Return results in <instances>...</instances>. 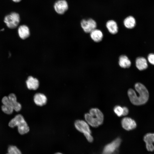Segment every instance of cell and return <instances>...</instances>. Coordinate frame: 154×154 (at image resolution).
Instances as JSON below:
<instances>
[{
	"instance_id": "cell-23",
	"label": "cell",
	"mask_w": 154,
	"mask_h": 154,
	"mask_svg": "<svg viewBox=\"0 0 154 154\" xmlns=\"http://www.w3.org/2000/svg\"><path fill=\"white\" fill-rule=\"evenodd\" d=\"M147 59L150 63L154 65V54H149L148 56Z\"/></svg>"
},
{
	"instance_id": "cell-15",
	"label": "cell",
	"mask_w": 154,
	"mask_h": 154,
	"mask_svg": "<svg viewBox=\"0 0 154 154\" xmlns=\"http://www.w3.org/2000/svg\"><path fill=\"white\" fill-rule=\"evenodd\" d=\"M34 101L37 105L42 106L46 104L47 99L46 97L44 94L37 93L35 94L34 96Z\"/></svg>"
},
{
	"instance_id": "cell-24",
	"label": "cell",
	"mask_w": 154,
	"mask_h": 154,
	"mask_svg": "<svg viewBox=\"0 0 154 154\" xmlns=\"http://www.w3.org/2000/svg\"><path fill=\"white\" fill-rule=\"evenodd\" d=\"M123 112L122 116H126L129 113V110L126 107H123Z\"/></svg>"
},
{
	"instance_id": "cell-20",
	"label": "cell",
	"mask_w": 154,
	"mask_h": 154,
	"mask_svg": "<svg viewBox=\"0 0 154 154\" xmlns=\"http://www.w3.org/2000/svg\"><path fill=\"white\" fill-rule=\"evenodd\" d=\"M136 20L132 16H127L123 20V24L124 26L128 29H132L136 25Z\"/></svg>"
},
{
	"instance_id": "cell-7",
	"label": "cell",
	"mask_w": 154,
	"mask_h": 154,
	"mask_svg": "<svg viewBox=\"0 0 154 154\" xmlns=\"http://www.w3.org/2000/svg\"><path fill=\"white\" fill-rule=\"evenodd\" d=\"M80 25L84 31L86 33H90L96 29L97 26L96 21L91 18L82 19L81 21Z\"/></svg>"
},
{
	"instance_id": "cell-8",
	"label": "cell",
	"mask_w": 154,
	"mask_h": 154,
	"mask_svg": "<svg viewBox=\"0 0 154 154\" xmlns=\"http://www.w3.org/2000/svg\"><path fill=\"white\" fill-rule=\"evenodd\" d=\"M54 8L58 14H62L68 9V5L65 0H58L54 3Z\"/></svg>"
},
{
	"instance_id": "cell-6",
	"label": "cell",
	"mask_w": 154,
	"mask_h": 154,
	"mask_svg": "<svg viewBox=\"0 0 154 154\" xmlns=\"http://www.w3.org/2000/svg\"><path fill=\"white\" fill-rule=\"evenodd\" d=\"M121 142L120 138H117L104 147L102 154H114L119 148Z\"/></svg>"
},
{
	"instance_id": "cell-1",
	"label": "cell",
	"mask_w": 154,
	"mask_h": 154,
	"mask_svg": "<svg viewBox=\"0 0 154 154\" xmlns=\"http://www.w3.org/2000/svg\"><path fill=\"white\" fill-rule=\"evenodd\" d=\"M135 88L138 93V96L135 95V92L133 89H129L127 91L128 96L131 102L136 106L146 103L149 98V93L146 88L142 84L138 82L135 84Z\"/></svg>"
},
{
	"instance_id": "cell-4",
	"label": "cell",
	"mask_w": 154,
	"mask_h": 154,
	"mask_svg": "<svg viewBox=\"0 0 154 154\" xmlns=\"http://www.w3.org/2000/svg\"><path fill=\"white\" fill-rule=\"evenodd\" d=\"M76 128L80 132L83 133L88 141L92 142L93 138L91 135V131L88 124L82 120H77L74 123Z\"/></svg>"
},
{
	"instance_id": "cell-26",
	"label": "cell",
	"mask_w": 154,
	"mask_h": 154,
	"mask_svg": "<svg viewBox=\"0 0 154 154\" xmlns=\"http://www.w3.org/2000/svg\"><path fill=\"white\" fill-rule=\"evenodd\" d=\"M54 154H62L60 152H57V153H54Z\"/></svg>"
},
{
	"instance_id": "cell-12",
	"label": "cell",
	"mask_w": 154,
	"mask_h": 154,
	"mask_svg": "<svg viewBox=\"0 0 154 154\" xmlns=\"http://www.w3.org/2000/svg\"><path fill=\"white\" fill-rule=\"evenodd\" d=\"M106 27L109 32L112 34H116L118 32V25L114 20H108L106 23Z\"/></svg>"
},
{
	"instance_id": "cell-21",
	"label": "cell",
	"mask_w": 154,
	"mask_h": 154,
	"mask_svg": "<svg viewBox=\"0 0 154 154\" xmlns=\"http://www.w3.org/2000/svg\"><path fill=\"white\" fill-rule=\"evenodd\" d=\"M7 154H22L21 151L16 146L13 145L10 146L8 149Z\"/></svg>"
},
{
	"instance_id": "cell-16",
	"label": "cell",
	"mask_w": 154,
	"mask_h": 154,
	"mask_svg": "<svg viewBox=\"0 0 154 154\" xmlns=\"http://www.w3.org/2000/svg\"><path fill=\"white\" fill-rule=\"evenodd\" d=\"M135 65L137 68L140 70L146 69L148 67V64L146 59L143 57H139L135 60Z\"/></svg>"
},
{
	"instance_id": "cell-18",
	"label": "cell",
	"mask_w": 154,
	"mask_h": 154,
	"mask_svg": "<svg viewBox=\"0 0 154 154\" xmlns=\"http://www.w3.org/2000/svg\"><path fill=\"white\" fill-rule=\"evenodd\" d=\"M18 33L20 37L23 39L27 38L29 37L30 35L29 28L25 25L19 27L18 29Z\"/></svg>"
},
{
	"instance_id": "cell-14",
	"label": "cell",
	"mask_w": 154,
	"mask_h": 154,
	"mask_svg": "<svg viewBox=\"0 0 154 154\" xmlns=\"http://www.w3.org/2000/svg\"><path fill=\"white\" fill-rule=\"evenodd\" d=\"M90 37L94 42H98L101 41L103 37L102 32L100 30L95 29L90 33Z\"/></svg>"
},
{
	"instance_id": "cell-2",
	"label": "cell",
	"mask_w": 154,
	"mask_h": 154,
	"mask_svg": "<svg viewBox=\"0 0 154 154\" xmlns=\"http://www.w3.org/2000/svg\"><path fill=\"white\" fill-rule=\"evenodd\" d=\"M85 119L87 123L93 127H97L103 123L104 116L102 112L97 108H92L89 113L84 115Z\"/></svg>"
},
{
	"instance_id": "cell-5",
	"label": "cell",
	"mask_w": 154,
	"mask_h": 154,
	"mask_svg": "<svg viewBox=\"0 0 154 154\" xmlns=\"http://www.w3.org/2000/svg\"><path fill=\"white\" fill-rule=\"evenodd\" d=\"M20 18L19 14L15 12H12L6 16L4 21L9 28L13 29L16 27L19 23Z\"/></svg>"
},
{
	"instance_id": "cell-13",
	"label": "cell",
	"mask_w": 154,
	"mask_h": 154,
	"mask_svg": "<svg viewBox=\"0 0 154 154\" xmlns=\"http://www.w3.org/2000/svg\"><path fill=\"white\" fill-rule=\"evenodd\" d=\"M26 83L27 88L29 90H36L39 86L38 80L32 76H29L28 78Z\"/></svg>"
},
{
	"instance_id": "cell-22",
	"label": "cell",
	"mask_w": 154,
	"mask_h": 154,
	"mask_svg": "<svg viewBox=\"0 0 154 154\" xmlns=\"http://www.w3.org/2000/svg\"><path fill=\"white\" fill-rule=\"evenodd\" d=\"M114 111L117 115L120 117L123 115V108L119 106H116L114 108Z\"/></svg>"
},
{
	"instance_id": "cell-10",
	"label": "cell",
	"mask_w": 154,
	"mask_h": 154,
	"mask_svg": "<svg viewBox=\"0 0 154 154\" xmlns=\"http://www.w3.org/2000/svg\"><path fill=\"white\" fill-rule=\"evenodd\" d=\"M2 102L3 104L1 107L2 111L7 114H11L14 110L8 97H4L2 99Z\"/></svg>"
},
{
	"instance_id": "cell-19",
	"label": "cell",
	"mask_w": 154,
	"mask_h": 154,
	"mask_svg": "<svg viewBox=\"0 0 154 154\" xmlns=\"http://www.w3.org/2000/svg\"><path fill=\"white\" fill-rule=\"evenodd\" d=\"M8 98L12 105L13 110L16 112L20 111L21 108V106L17 101L16 97L15 94L11 93L9 94Z\"/></svg>"
},
{
	"instance_id": "cell-25",
	"label": "cell",
	"mask_w": 154,
	"mask_h": 154,
	"mask_svg": "<svg viewBox=\"0 0 154 154\" xmlns=\"http://www.w3.org/2000/svg\"><path fill=\"white\" fill-rule=\"evenodd\" d=\"M15 2H19L21 0H12Z\"/></svg>"
},
{
	"instance_id": "cell-11",
	"label": "cell",
	"mask_w": 154,
	"mask_h": 154,
	"mask_svg": "<svg viewBox=\"0 0 154 154\" xmlns=\"http://www.w3.org/2000/svg\"><path fill=\"white\" fill-rule=\"evenodd\" d=\"M143 140L146 143V147L148 151L154 150V133H148L144 137Z\"/></svg>"
},
{
	"instance_id": "cell-17",
	"label": "cell",
	"mask_w": 154,
	"mask_h": 154,
	"mask_svg": "<svg viewBox=\"0 0 154 154\" xmlns=\"http://www.w3.org/2000/svg\"><path fill=\"white\" fill-rule=\"evenodd\" d=\"M118 64L121 68H126L130 67L131 62L127 56L122 55L120 56L119 58Z\"/></svg>"
},
{
	"instance_id": "cell-9",
	"label": "cell",
	"mask_w": 154,
	"mask_h": 154,
	"mask_svg": "<svg viewBox=\"0 0 154 154\" xmlns=\"http://www.w3.org/2000/svg\"><path fill=\"white\" fill-rule=\"evenodd\" d=\"M121 124L122 127L127 131L133 130L135 129L137 126L135 121L128 117H124L122 119Z\"/></svg>"
},
{
	"instance_id": "cell-3",
	"label": "cell",
	"mask_w": 154,
	"mask_h": 154,
	"mask_svg": "<svg viewBox=\"0 0 154 154\" xmlns=\"http://www.w3.org/2000/svg\"><path fill=\"white\" fill-rule=\"evenodd\" d=\"M9 126L11 127L17 126L19 133L21 135L26 134L29 131V127L23 116L20 114L16 115L10 121Z\"/></svg>"
}]
</instances>
